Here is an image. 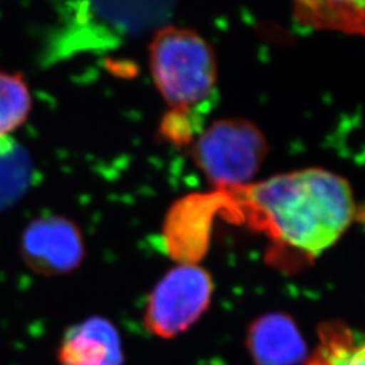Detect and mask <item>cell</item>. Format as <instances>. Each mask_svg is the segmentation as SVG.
I'll return each instance as SVG.
<instances>
[{"instance_id":"6da1fadb","label":"cell","mask_w":365,"mask_h":365,"mask_svg":"<svg viewBox=\"0 0 365 365\" xmlns=\"http://www.w3.org/2000/svg\"><path fill=\"white\" fill-rule=\"evenodd\" d=\"M245 195L276 238L313 257L339 241L356 211L349 182L322 168L276 175L248 187Z\"/></svg>"},{"instance_id":"7a4b0ae2","label":"cell","mask_w":365,"mask_h":365,"mask_svg":"<svg viewBox=\"0 0 365 365\" xmlns=\"http://www.w3.org/2000/svg\"><path fill=\"white\" fill-rule=\"evenodd\" d=\"M164 11L160 4L145 1L64 3L45 42L42 64L53 66L80 53L115 49L156 25Z\"/></svg>"},{"instance_id":"3957f363","label":"cell","mask_w":365,"mask_h":365,"mask_svg":"<svg viewBox=\"0 0 365 365\" xmlns=\"http://www.w3.org/2000/svg\"><path fill=\"white\" fill-rule=\"evenodd\" d=\"M157 90L175 111L202 115L214 98L217 60L209 42L191 29L161 27L149 45Z\"/></svg>"},{"instance_id":"277c9868","label":"cell","mask_w":365,"mask_h":365,"mask_svg":"<svg viewBox=\"0 0 365 365\" xmlns=\"http://www.w3.org/2000/svg\"><path fill=\"white\" fill-rule=\"evenodd\" d=\"M267 152V140L255 123L229 118L200 131L192 157L212 184L244 188L260 170Z\"/></svg>"},{"instance_id":"5b68a950","label":"cell","mask_w":365,"mask_h":365,"mask_svg":"<svg viewBox=\"0 0 365 365\" xmlns=\"http://www.w3.org/2000/svg\"><path fill=\"white\" fill-rule=\"evenodd\" d=\"M214 292L209 272L197 264H179L152 289L145 307V327L170 339L187 331L207 312Z\"/></svg>"},{"instance_id":"8992f818","label":"cell","mask_w":365,"mask_h":365,"mask_svg":"<svg viewBox=\"0 0 365 365\" xmlns=\"http://www.w3.org/2000/svg\"><path fill=\"white\" fill-rule=\"evenodd\" d=\"M21 256L36 274L60 276L76 271L86 256L78 225L63 215H43L30 222L21 235Z\"/></svg>"},{"instance_id":"52a82bcc","label":"cell","mask_w":365,"mask_h":365,"mask_svg":"<svg viewBox=\"0 0 365 365\" xmlns=\"http://www.w3.org/2000/svg\"><path fill=\"white\" fill-rule=\"evenodd\" d=\"M60 365H123L125 354L117 327L93 315L69 327L57 351Z\"/></svg>"},{"instance_id":"ba28073f","label":"cell","mask_w":365,"mask_h":365,"mask_svg":"<svg viewBox=\"0 0 365 365\" xmlns=\"http://www.w3.org/2000/svg\"><path fill=\"white\" fill-rule=\"evenodd\" d=\"M247 348L256 365H298L307 359L303 336L286 314L259 317L249 327Z\"/></svg>"},{"instance_id":"9c48e42d","label":"cell","mask_w":365,"mask_h":365,"mask_svg":"<svg viewBox=\"0 0 365 365\" xmlns=\"http://www.w3.org/2000/svg\"><path fill=\"white\" fill-rule=\"evenodd\" d=\"M209 220L210 200L205 196H187L170 207L163 235L172 259L179 264H197L206 250Z\"/></svg>"},{"instance_id":"30bf717a","label":"cell","mask_w":365,"mask_h":365,"mask_svg":"<svg viewBox=\"0 0 365 365\" xmlns=\"http://www.w3.org/2000/svg\"><path fill=\"white\" fill-rule=\"evenodd\" d=\"M302 365H365V331L341 322L321 325L318 344Z\"/></svg>"},{"instance_id":"8fae6325","label":"cell","mask_w":365,"mask_h":365,"mask_svg":"<svg viewBox=\"0 0 365 365\" xmlns=\"http://www.w3.org/2000/svg\"><path fill=\"white\" fill-rule=\"evenodd\" d=\"M34 173L33 160L13 137H0V212L22 199Z\"/></svg>"},{"instance_id":"7c38bea8","label":"cell","mask_w":365,"mask_h":365,"mask_svg":"<svg viewBox=\"0 0 365 365\" xmlns=\"http://www.w3.org/2000/svg\"><path fill=\"white\" fill-rule=\"evenodd\" d=\"M31 92L21 73L0 71V137L21 128L31 111Z\"/></svg>"},{"instance_id":"4fadbf2b","label":"cell","mask_w":365,"mask_h":365,"mask_svg":"<svg viewBox=\"0 0 365 365\" xmlns=\"http://www.w3.org/2000/svg\"><path fill=\"white\" fill-rule=\"evenodd\" d=\"M196 118L199 117L172 110L161 123V133L168 141L178 144L187 143L194 135V130H196Z\"/></svg>"}]
</instances>
